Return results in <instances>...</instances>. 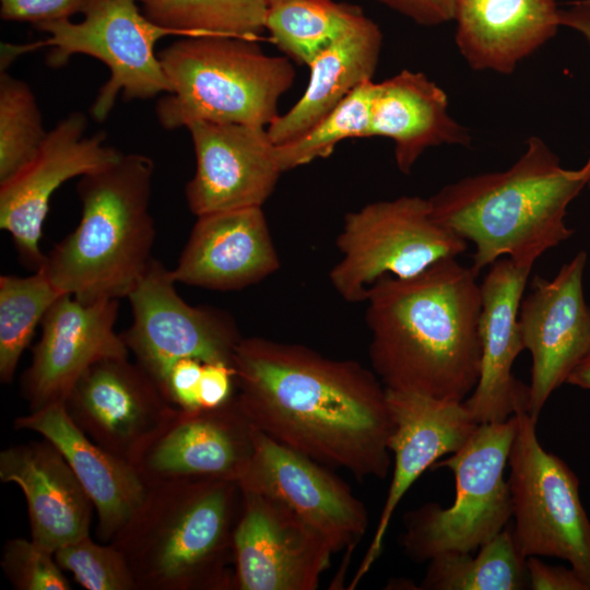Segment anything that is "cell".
<instances>
[{"label": "cell", "instance_id": "6da1fadb", "mask_svg": "<svg viewBox=\"0 0 590 590\" xmlns=\"http://www.w3.org/2000/svg\"><path fill=\"white\" fill-rule=\"evenodd\" d=\"M232 366L237 400L261 433L357 480L388 475L392 420L375 373L259 337L240 340Z\"/></svg>", "mask_w": 590, "mask_h": 590}, {"label": "cell", "instance_id": "7a4b0ae2", "mask_svg": "<svg viewBox=\"0 0 590 590\" xmlns=\"http://www.w3.org/2000/svg\"><path fill=\"white\" fill-rule=\"evenodd\" d=\"M442 259L422 273L385 275L367 292L369 358L386 389L464 401L481 368V284Z\"/></svg>", "mask_w": 590, "mask_h": 590}, {"label": "cell", "instance_id": "3957f363", "mask_svg": "<svg viewBox=\"0 0 590 590\" xmlns=\"http://www.w3.org/2000/svg\"><path fill=\"white\" fill-rule=\"evenodd\" d=\"M588 185L585 167L564 168L538 137L508 169L465 177L428 198L434 219L475 246L472 270L507 256L532 268L546 250L569 238L568 204Z\"/></svg>", "mask_w": 590, "mask_h": 590}, {"label": "cell", "instance_id": "277c9868", "mask_svg": "<svg viewBox=\"0 0 590 590\" xmlns=\"http://www.w3.org/2000/svg\"><path fill=\"white\" fill-rule=\"evenodd\" d=\"M238 482L186 479L148 485L145 497L109 542L125 556L137 590H235Z\"/></svg>", "mask_w": 590, "mask_h": 590}, {"label": "cell", "instance_id": "5b68a950", "mask_svg": "<svg viewBox=\"0 0 590 590\" xmlns=\"http://www.w3.org/2000/svg\"><path fill=\"white\" fill-rule=\"evenodd\" d=\"M154 162L140 153L80 177L81 219L40 266L83 303L128 297L145 274L155 240L150 199Z\"/></svg>", "mask_w": 590, "mask_h": 590}, {"label": "cell", "instance_id": "8992f818", "mask_svg": "<svg viewBox=\"0 0 590 590\" xmlns=\"http://www.w3.org/2000/svg\"><path fill=\"white\" fill-rule=\"evenodd\" d=\"M157 55L170 85L155 107L166 130L193 121L267 128L296 75L291 59L241 37L184 36Z\"/></svg>", "mask_w": 590, "mask_h": 590}, {"label": "cell", "instance_id": "52a82bcc", "mask_svg": "<svg viewBox=\"0 0 590 590\" xmlns=\"http://www.w3.org/2000/svg\"><path fill=\"white\" fill-rule=\"evenodd\" d=\"M515 432V415L480 424L458 451L430 468L452 471L456 497L447 508L428 503L405 515L401 543L411 559L473 553L505 529L512 504L504 471Z\"/></svg>", "mask_w": 590, "mask_h": 590}, {"label": "cell", "instance_id": "ba28073f", "mask_svg": "<svg viewBox=\"0 0 590 590\" xmlns=\"http://www.w3.org/2000/svg\"><path fill=\"white\" fill-rule=\"evenodd\" d=\"M138 0H96L83 14L81 22L70 19L35 24L47 33L44 42L21 46L5 45L4 62L32 49L49 48L47 63L61 67L73 55H86L102 61L109 70V79L101 87L91 114L103 121L111 111L119 94L123 99H146L169 93L170 85L163 70L155 44L174 30L149 20Z\"/></svg>", "mask_w": 590, "mask_h": 590}, {"label": "cell", "instance_id": "9c48e42d", "mask_svg": "<svg viewBox=\"0 0 590 590\" xmlns=\"http://www.w3.org/2000/svg\"><path fill=\"white\" fill-rule=\"evenodd\" d=\"M468 241L438 223L428 199L402 196L377 201L344 216L331 269L332 287L350 303L365 302L382 276H415L434 263L457 258Z\"/></svg>", "mask_w": 590, "mask_h": 590}, {"label": "cell", "instance_id": "30bf717a", "mask_svg": "<svg viewBox=\"0 0 590 590\" xmlns=\"http://www.w3.org/2000/svg\"><path fill=\"white\" fill-rule=\"evenodd\" d=\"M510 448L508 485L512 536L523 557L567 560L590 590V520L581 504L579 480L536 437L535 422L519 406Z\"/></svg>", "mask_w": 590, "mask_h": 590}, {"label": "cell", "instance_id": "8fae6325", "mask_svg": "<svg viewBox=\"0 0 590 590\" xmlns=\"http://www.w3.org/2000/svg\"><path fill=\"white\" fill-rule=\"evenodd\" d=\"M176 284L170 269L153 259L127 297L132 322L121 333L129 352L161 390L179 359L232 366L243 339L229 314L210 306L190 305L178 294Z\"/></svg>", "mask_w": 590, "mask_h": 590}, {"label": "cell", "instance_id": "7c38bea8", "mask_svg": "<svg viewBox=\"0 0 590 590\" xmlns=\"http://www.w3.org/2000/svg\"><path fill=\"white\" fill-rule=\"evenodd\" d=\"M86 128L83 113L69 114L47 131L34 156L0 182V227L11 236L22 263L34 271L45 261L40 239L54 192L122 154L106 144L104 132L86 135Z\"/></svg>", "mask_w": 590, "mask_h": 590}, {"label": "cell", "instance_id": "4fadbf2b", "mask_svg": "<svg viewBox=\"0 0 590 590\" xmlns=\"http://www.w3.org/2000/svg\"><path fill=\"white\" fill-rule=\"evenodd\" d=\"M62 403L86 436L132 464L178 409L155 380L128 357L93 364Z\"/></svg>", "mask_w": 590, "mask_h": 590}, {"label": "cell", "instance_id": "5bb4252c", "mask_svg": "<svg viewBox=\"0 0 590 590\" xmlns=\"http://www.w3.org/2000/svg\"><path fill=\"white\" fill-rule=\"evenodd\" d=\"M241 489L234 532L235 589H317L334 554L328 542L278 499Z\"/></svg>", "mask_w": 590, "mask_h": 590}, {"label": "cell", "instance_id": "9a60e30c", "mask_svg": "<svg viewBox=\"0 0 590 590\" xmlns=\"http://www.w3.org/2000/svg\"><path fill=\"white\" fill-rule=\"evenodd\" d=\"M238 483L284 504L320 533L334 554L351 552L367 530L366 507L342 479L256 427L252 457Z\"/></svg>", "mask_w": 590, "mask_h": 590}, {"label": "cell", "instance_id": "2e32d148", "mask_svg": "<svg viewBox=\"0 0 590 590\" xmlns=\"http://www.w3.org/2000/svg\"><path fill=\"white\" fill-rule=\"evenodd\" d=\"M587 253L578 252L546 280L535 275L522 297L519 326L532 357L527 412L536 423L552 392L590 353V307L583 297Z\"/></svg>", "mask_w": 590, "mask_h": 590}, {"label": "cell", "instance_id": "e0dca14e", "mask_svg": "<svg viewBox=\"0 0 590 590\" xmlns=\"http://www.w3.org/2000/svg\"><path fill=\"white\" fill-rule=\"evenodd\" d=\"M196 170L185 196L196 215L261 206L283 173L266 127L193 121Z\"/></svg>", "mask_w": 590, "mask_h": 590}, {"label": "cell", "instance_id": "ac0fdd59", "mask_svg": "<svg viewBox=\"0 0 590 590\" xmlns=\"http://www.w3.org/2000/svg\"><path fill=\"white\" fill-rule=\"evenodd\" d=\"M118 299L83 303L63 294L42 321V335L21 377V393L30 412L62 403L81 375L109 357H129L115 330Z\"/></svg>", "mask_w": 590, "mask_h": 590}, {"label": "cell", "instance_id": "d6986e66", "mask_svg": "<svg viewBox=\"0 0 590 590\" xmlns=\"http://www.w3.org/2000/svg\"><path fill=\"white\" fill-rule=\"evenodd\" d=\"M253 430L236 394L213 409H177L133 465L146 485L186 479L238 482L252 457Z\"/></svg>", "mask_w": 590, "mask_h": 590}, {"label": "cell", "instance_id": "ffe728a7", "mask_svg": "<svg viewBox=\"0 0 590 590\" xmlns=\"http://www.w3.org/2000/svg\"><path fill=\"white\" fill-rule=\"evenodd\" d=\"M386 391L392 420L388 447L393 453V473L374 536L349 589L356 587L380 556L392 515L412 484L441 457L458 451L480 425L463 401Z\"/></svg>", "mask_w": 590, "mask_h": 590}, {"label": "cell", "instance_id": "44dd1931", "mask_svg": "<svg viewBox=\"0 0 590 590\" xmlns=\"http://www.w3.org/2000/svg\"><path fill=\"white\" fill-rule=\"evenodd\" d=\"M531 269L500 258L481 283L480 377L463 401L479 424L504 422L528 405L529 386L512 376L511 367L524 350L518 315Z\"/></svg>", "mask_w": 590, "mask_h": 590}, {"label": "cell", "instance_id": "7402d4cb", "mask_svg": "<svg viewBox=\"0 0 590 590\" xmlns=\"http://www.w3.org/2000/svg\"><path fill=\"white\" fill-rule=\"evenodd\" d=\"M280 268L261 206L197 216L172 276L176 283L213 291L253 285Z\"/></svg>", "mask_w": 590, "mask_h": 590}, {"label": "cell", "instance_id": "603a6c76", "mask_svg": "<svg viewBox=\"0 0 590 590\" xmlns=\"http://www.w3.org/2000/svg\"><path fill=\"white\" fill-rule=\"evenodd\" d=\"M0 480L25 496L32 540L55 553L90 535L94 505L61 452L47 439L0 452Z\"/></svg>", "mask_w": 590, "mask_h": 590}, {"label": "cell", "instance_id": "cb8c5ba5", "mask_svg": "<svg viewBox=\"0 0 590 590\" xmlns=\"http://www.w3.org/2000/svg\"><path fill=\"white\" fill-rule=\"evenodd\" d=\"M14 427L39 434L61 452L94 505L98 539L110 542L145 497L148 485L135 467L86 436L63 403L16 417Z\"/></svg>", "mask_w": 590, "mask_h": 590}, {"label": "cell", "instance_id": "d4e9b609", "mask_svg": "<svg viewBox=\"0 0 590 590\" xmlns=\"http://www.w3.org/2000/svg\"><path fill=\"white\" fill-rule=\"evenodd\" d=\"M456 44L475 70L511 73L557 32L556 0H458Z\"/></svg>", "mask_w": 590, "mask_h": 590}, {"label": "cell", "instance_id": "484cf974", "mask_svg": "<svg viewBox=\"0 0 590 590\" xmlns=\"http://www.w3.org/2000/svg\"><path fill=\"white\" fill-rule=\"evenodd\" d=\"M370 137L394 142L396 164L403 174L428 148L471 141L467 129L449 115L445 91L424 73L410 70L374 84Z\"/></svg>", "mask_w": 590, "mask_h": 590}, {"label": "cell", "instance_id": "4316f807", "mask_svg": "<svg viewBox=\"0 0 590 590\" xmlns=\"http://www.w3.org/2000/svg\"><path fill=\"white\" fill-rule=\"evenodd\" d=\"M382 45L379 26L366 15L309 64L308 85L298 102L268 127L275 145L293 141L330 114L359 85L373 81Z\"/></svg>", "mask_w": 590, "mask_h": 590}, {"label": "cell", "instance_id": "83f0119b", "mask_svg": "<svg viewBox=\"0 0 590 590\" xmlns=\"http://www.w3.org/2000/svg\"><path fill=\"white\" fill-rule=\"evenodd\" d=\"M365 16L356 4L333 0H281L270 3L267 31L298 64H309Z\"/></svg>", "mask_w": 590, "mask_h": 590}, {"label": "cell", "instance_id": "f1b7e54d", "mask_svg": "<svg viewBox=\"0 0 590 590\" xmlns=\"http://www.w3.org/2000/svg\"><path fill=\"white\" fill-rule=\"evenodd\" d=\"M526 557L512 531L502 530L471 553H445L429 560L420 589L425 590H521L529 586Z\"/></svg>", "mask_w": 590, "mask_h": 590}, {"label": "cell", "instance_id": "f546056e", "mask_svg": "<svg viewBox=\"0 0 590 590\" xmlns=\"http://www.w3.org/2000/svg\"><path fill=\"white\" fill-rule=\"evenodd\" d=\"M143 14L181 36L256 40L267 31L269 0H138Z\"/></svg>", "mask_w": 590, "mask_h": 590}, {"label": "cell", "instance_id": "4dcf8cb0", "mask_svg": "<svg viewBox=\"0 0 590 590\" xmlns=\"http://www.w3.org/2000/svg\"><path fill=\"white\" fill-rule=\"evenodd\" d=\"M44 268L27 276H0V380L11 381L49 308L62 296Z\"/></svg>", "mask_w": 590, "mask_h": 590}, {"label": "cell", "instance_id": "1f68e13d", "mask_svg": "<svg viewBox=\"0 0 590 590\" xmlns=\"http://www.w3.org/2000/svg\"><path fill=\"white\" fill-rule=\"evenodd\" d=\"M375 82L350 93L330 114L299 138L276 145L282 172L328 157L340 142L370 137V106Z\"/></svg>", "mask_w": 590, "mask_h": 590}, {"label": "cell", "instance_id": "d6a6232c", "mask_svg": "<svg viewBox=\"0 0 590 590\" xmlns=\"http://www.w3.org/2000/svg\"><path fill=\"white\" fill-rule=\"evenodd\" d=\"M47 131L30 85L5 71L0 74V182L36 153Z\"/></svg>", "mask_w": 590, "mask_h": 590}, {"label": "cell", "instance_id": "836d02e7", "mask_svg": "<svg viewBox=\"0 0 590 590\" xmlns=\"http://www.w3.org/2000/svg\"><path fill=\"white\" fill-rule=\"evenodd\" d=\"M54 555L59 567L87 590H137L123 554L111 543L97 544L86 535L61 546Z\"/></svg>", "mask_w": 590, "mask_h": 590}, {"label": "cell", "instance_id": "e575fe53", "mask_svg": "<svg viewBox=\"0 0 590 590\" xmlns=\"http://www.w3.org/2000/svg\"><path fill=\"white\" fill-rule=\"evenodd\" d=\"M0 565L5 577L19 590L71 589L54 553L32 539L9 540L3 546Z\"/></svg>", "mask_w": 590, "mask_h": 590}, {"label": "cell", "instance_id": "d590c367", "mask_svg": "<svg viewBox=\"0 0 590 590\" xmlns=\"http://www.w3.org/2000/svg\"><path fill=\"white\" fill-rule=\"evenodd\" d=\"M3 20L34 24L84 13L96 0H0Z\"/></svg>", "mask_w": 590, "mask_h": 590}, {"label": "cell", "instance_id": "8d00e7d4", "mask_svg": "<svg viewBox=\"0 0 590 590\" xmlns=\"http://www.w3.org/2000/svg\"><path fill=\"white\" fill-rule=\"evenodd\" d=\"M203 363L196 358L176 362L163 385L162 391L176 408L185 411L200 410L199 386Z\"/></svg>", "mask_w": 590, "mask_h": 590}, {"label": "cell", "instance_id": "74e56055", "mask_svg": "<svg viewBox=\"0 0 590 590\" xmlns=\"http://www.w3.org/2000/svg\"><path fill=\"white\" fill-rule=\"evenodd\" d=\"M235 371L225 363H203L199 386L201 409H213L229 401L234 394Z\"/></svg>", "mask_w": 590, "mask_h": 590}, {"label": "cell", "instance_id": "f35d334b", "mask_svg": "<svg viewBox=\"0 0 590 590\" xmlns=\"http://www.w3.org/2000/svg\"><path fill=\"white\" fill-rule=\"evenodd\" d=\"M424 26L453 21L458 0H377Z\"/></svg>", "mask_w": 590, "mask_h": 590}, {"label": "cell", "instance_id": "ab89813d", "mask_svg": "<svg viewBox=\"0 0 590 590\" xmlns=\"http://www.w3.org/2000/svg\"><path fill=\"white\" fill-rule=\"evenodd\" d=\"M526 565L533 590H589L571 567L551 566L535 556L527 557Z\"/></svg>", "mask_w": 590, "mask_h": 590}, {"label": "cell", "instance_id": "60d3db41", "mask_svg": "<svg viewBox=\"0 0 590 590\" xmlns=\"http://www.w3.org/2000/svg\"><path fill=\"white\" fill-rule=\"evenodd\" d=\"M559 24L580 33L590 46V2L577 0L569 4L568 9H559ZM588 174V187L590 188V158L583 165Z\"/></svg>", "mask_w": 590, "mask_h": 590}, {"label": "cell", "instance_id": "b9f144b4", "mask_svg": "<svg viewBox=\"0 0 590 590\" xmlns=\"http://www.w3.org/2000/svg\"><path fill=\"white\" fill-rule=\"evenodd\" d=\"M566 382L590 390V353L574 368Z\"/></svg>", "mask_w": 590, "mask_h": 590}, {"label": "cell", "instance_id": "7bdbcfd3", "mask_svg": "<svg viewBox=\"0 0 590 590\" xmlns=\"http://www.w3.org/2000/svg\"><path fill=\"white\" fill-rule=\"evenodd\" d=\"M278 1H281V0H269L270 3L278 2Z\"/></svg>", "mask_w": 590, "mask_h": 590}, {"label": "cell", "instance_id": "ee69618b", "mask_svg": "<svg viewBox=\"0 0 590 590\" xmlns=\"http://www.w3.org/2000/svg\"><path fill=\"white\" fill-rule=\"evenodd\" d=\"M587 1H589V2H590V0H587Z\"/></svg>", "mask_w": 590, "mask_h": 590}]
</instances>
